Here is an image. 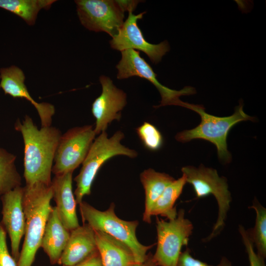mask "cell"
<instances>
[{
	"instance_id": "6da1fadb",
	"label": "cell",
	"mask_w": 266,
	"mask_h": 266,
	"mask_svg": "<svg viewBox=\"0 0 266 266\" xmlns=\"http://www.w3.org/2000/svg\"><path fill=\"white\" fill-rule=\"evenodd\" d=\"M15 129L20 132L24 143V177L26 185L52 184L51 173L61 131L52 126L38 129L32 119L26 115L18 120Z\"/></svg>"
},
{
	"instance_id": "7a4b0ae2",
	"label": "cell",
	"mask_w": 266,
	"mask_h": 266,
	"mask_svg": "<svg viewBox=\"0 0 266 266\" xmlns=\"http://www.w3.org/2000/svg\"><path fill=\"white\" fill-rule=\"evenodd\" d=\"M23 207L25 218L24 240L17 266H31L40 243L51 211L53 198L52 184L36 183L25 185Z\"/></svg>"
},
{
	"instance_id": "3957f363",
	"label": "cell",
	"mask_w": 266,
	"mask_h": 266,
	"mask_svg": "<svg viewBox=\"0 0 266 266\" xmlns=\"http://www.w3.org/2000/svg\"><path fill=\"white\" fill-rule=\"evenodd\" d=\"M241 101L235 107L234 112L227 117L215 116L206 113L201 105L184 103L183 107L198 113L201 119L196 128L184 130L175 136L177 141L185 143L193 139H201L213 143L216 147L219 160L225 164L232 160V155L228 150L227 138L230 130L242 121H254L255 118L246 114Z\"/></svg>"
},
{
	"instance_id": "277c9868",
	"label": "cell",
	"mask_w": 266,
	"mask_h": 266,
	"mask_svg": "<svg viewBox=\"0 0 266 266\" xmlns=\"http://www.w3.org/2000/svg\"><path fill=\"white\" fill-rule=\"evenodd\" d=\"M79 205L83 224L87 223L94 230L104 232L126 244L132 251L135 264L147 259V251L155 244L146 246L139 242L136 235L138 221L119 218L115 213L114 203L105 211L99 210L83 201Z\"/></svg>"
},
{
	"instance_id": "5b68a950",
	"label": "cell",
	"mask_w": 266,
	"mask_h": 266,
	"mask_svg": "<svg viewBox=\"0 0 266 266\" xmlns=\"http://www.w3.org/2000/svg\"><path fill=\"white\" fill-rule=\"evenodd\" d=\"M124 138V134L121 131H117L110 138L106 132H104L94 140L82 164L79 174L74 179L76 186L74 194L77 204H79L82 201L85 196L90 195L91 187L97 173L106 161L118 155L131 158L137 157L136 151L121 144Z\"/></svg>"
},
{
	"instance_id": "8992f818",
	"label": "cell",
	"mask_w": 266,
	"mask_h": 266,
	"mask_svg": "<svg viewBox=\"0 0 266 266\" xmlns=\"http://www.w3.org/2000/svg\"><path fill=\"white\" fill-rule=\"evenodd\" d=\"M181 171L186 182L193 186L197 198L212 195L217 202V220L211 233L203 239L204 242L209 241L218 236L225 226L232 201L227 180L225 177L220 176L215 169L205 167L202 164L198 167L186 166Z\"/></svg>"
},
{
	"instance_id": "52a82bcc",
	"label": "cell",
	"mask_w": 266,
	"mask_h": 266,
	"mask_svg": "<svg viewBox=\"0 0 266 266\" xmlns=\"http://www.w3.org/2000/svg\"><path fill=\"white\" fill-rule=\"evenodd\" d=\"M193 229L183 209H179L172 220L156 217L157 243L153 259L157 266H176L182 247L187 245Z\"/></svg>"
},
{
	"instance_id": "ba28073f",
	"label": "cell",
	"mask_w": 266,
	"mask_h": 266,
	"mask_svg": "<svg viewBox=\"0 0 266 266\" xmlns=\"http://www.w3.org/2000/svg\"><path fill=\"white\" fill-rule=\"evenodd\" d=\"M96 135L92 125L73 128L62 134L52 173L58 175L73 172L83 162Z\"/></svg>"
},
{
	"instance_id": "9c48e42d",
	"label": "cell",
	"mask_w": 266,
	"mask_h": 266,
	"mask_svg": "<svg viewBox=\"0 0 266 266\" xmlns=\"http://www.w3.org/2000/svg\"><path fill=\"white\" fill-rule=\"evenodd\" d=\"M139 53V51L132 49L121 51V59L116 65L118 70L117 78L123 79L137 76L146 79L152 83L161 96L160 104L155 107L170 105L183 106L184 102L179 99V97L196 93L195 88L191 86H186L177 91L161 84L157 79V74L151 66L140 56Z\"/></svg>"
},
{
	"instance_id": "30bf717a",
	"label": "cell",
	"mask_w": 266,
	"mask_h": 266,
	"mask_svg": "<svg viewBox=\"0 0 266 266\" xmlns=\"http://www.w3.org/2000/svg\"><path fill=\"white\" fill-rule=\"evenodd\" d=\"M75 2L80 22L89 30L104 32L113 37L124 23V12L116 0H77Z\"/></svg>"
},
{
	"instance_id": "8fae6325",
	"label": "cell",
	"mask_w": 266,
	"mask_h": 266,
	"mask_svg": "<svg viewBox=\"0 0 266 266\" xmlns=\"http://www.w3.org/2000/svg\"><path fill=\"white\" fill-rule=\"evenodd\" d=\"M145 13V11L134 15L133 12H129L127 19L109 43L112 49L121 52L129 49L141 51L156 64L169 51L170 47L167 41L154 44L145 40L137 25V21L142 19Z\"/></svg>"
},
{
	"instance_id": "7c38bea8",
	"label": "cell",
	"mask_w": 266,
	"mask_h": 266,
	"mask_svg": "<svg viewBox=\"0 0 266 266\" xmlns=\"http://www.w3.org/2000/svg\"><path fill=\"white\" fill-rule=\"evenodd\" d=\"M100 81L102 92L92 105V112L96 119V135L105 132L113 121L120 120L121 112L127 104L126 94L117 88L109 77L102 75Z\"/></svg>"
},
{
	"instance_id": "4fadbf2b",
	"label": "cell",
	"mask_w": 266,
	"mask_h": 266,
	"mask_svg": "<svg viewBox=\"0 0 266 266\" xmlns=\"http://www.w3.org/2000/svg\"><path fill=\"white\" fill-rule=\"evenodd\" d=\"M24 187H18L2 195L0 224L8 234L12 257L17 261L20 245L25 231V218L23 207Z\"/></svg>"
},
{
	"instance_id": "5bb4252c",
	"label": "cell",
	"mask_w": 266,
	"mask_h": 266,
	"mask_svg": "<svg viewBox=\"0 0 266 266\" xmlns=\"http://www.w3.org/2000/svg\"><path fill=\"white\" fill-rule=\"evenodd\" d=\"M23 70L15 66L0 68V88L5 94L14 98H24L30 102L37 111L41 127L51 126L55 114L54 106L48 102H37L30 95L25 84Z\"/></svg>"
},
{
	"instance_id": "9a60e30c",
	"label": "cell",
	"mask_w": 266,
	"mask_h": 266,
	"mask_svg": "<svg viewBox=\"0 0 266 266\" xmlns=\"http://www.w3.org/2000/svg\"><path fill=\"white\" fill-rule=\"evenodd\" d=\"M73 172L55 175L52 180L53 198L59 217L69 232L80 225L76 214V202L72 191Z\"/></svg>"
},
{
	"instance_id": "2e32d148",
	"label": "cell",
	"mask_w": 266,
	"mask_h": 266,
	"mask_svg": "<svg viewBox=\"0 0 266 266\" xmlns=\"http://www.w3.org/2000/svg\"><path fill=\"white\" fill-rule=\"evenodd\" d=\"M98 251L95 230L84 223L70 232L67 243L61 255L59 264L72 266L86 260Z\"/></svg>"
},
{
	"instance_id": "e0dca14e",
	"label": "cell",
	"mask_w": 266,
	"mask_h": 266,
	"mask_svg": "<svg viewBox=\"0 0 266 266\" xmlns=\"http://www.w3.org/2000/svg\"><path fill=\"white\" fill-rule=\"evenodd\" d=\"M69 235L70 232L61 221L56 207L52 206L40 243L51 264H59Z\"/></svg>"
},
{
	"instance_id": "ac0fdd59",
	"label": "cell",
	"mask_w": 266,
	"mask_h": 266,
	"mask_svg": "<svg viewBox=\"0 0 266 266\" xmlns=\"http://www.w3.org/2000/svg\"><path fill=\"white\" fill-rule=\"evenodd\" d=\"M95 232L102 266H133L135 264L133 253L126 244L104 232Z\"/></svg>"
},
{
	"instance_id": "d6986e66",
	"label": "cell",
	"mask_w": 266,
	"mask_h": 266,
	"mask_svg": "<svg viewBox=\"0 0 266 266\" xmlns=\"http://www.w3.org/2000/svg\"><path fill=\"white\" fill-rule=\"evenodd\" d=\"M140 179L145 192L143 220L150 224L152 217L151 211L154 203L175 179L166 173L157 172L152 168H148L142 172Z\"/></svg>"
},
{
	"instance_id": "ffe728a7",
	"label": "cell",
	"mask_w": 266,
	"mask_h": 266,
	"mask_svg": "<svg viewBox=\"0 0 266 266\" xmlns=\"http://www.w3.org/2000/svg\"><path fill=\"white\" fill-rule=\"evenodd\" d=\"M186 183V178L182 174L181 177L170 184L154 203L151 211V216L160 215L168 220L175 219L177 211L174 204Z\"/></svg>"
},
{
	"instance_id": "44dd1931",
	"label": "cell",
	"mask_w": 266,
	"mask_h": 266,
	"mask_svg": "<svg viewBox=\"0 0 266 266\" xmlns=\"http://www.w3.org/2000/svg\"><path fill=\"white\" fill-rule=\"evenodd\" d=\"M55 0H0V8L8 11L23 19L26 23L33 26L39 11L47 10Z\"/></svg>"
},
{
	"instance_id": "7402d4cb",
	"label": "cell",
	"mask_w": 266,
	"mask_h": 266,
	"mask_svg": "<svg viewBox=\"0 0 266 266\" xmlns=\"http://www.w3.org/2000/svg\"><path fill=\"white\" fill-rule=\"evenodd\" d=\"M16 156L0 147V198L21 186V177L16 169Z\"/></svg>"
},
{
	"instance_id": "603a6c76",
	"label": "cell",
	"mask_w": 266,
	"mask_h": 266,
	"mask_svg": "<svg viewBox=\"0 0 266 266\" xmlns=\"http://www.w3.org/2000/svg\"><path fill=\"white\" fill-rule=\"evenodd\" d=\"M249 208L256 213L255 225L253 229L249 230L251 239L257 252L264 258L266 257V208L257 199L253 201Z\"/></svg>"
},
{
	"instance_id": "cb8c5ba5",
	"label": "cell",
	"mask_w": 266,
	"mask_h": 266,
	"mask_svg": "<svg viewBox=\"0 0 266 266\" xmlns=\"http://www.w3.org/2000/svg\"><path fill=\"white\" fill-rule=\"evenodd\" d=\"M137 134L144 147L151 151L160 149L163 144V136L153 125L144 122L136 129Z\"/></svg>"
},
{
	"instance_id": "d4e9b609",
	"label": "cell",
	"mask_w": 266,
	"mask_h": 266,
	"mask_svg": "<svg viewBox=\"0 0 266 266\" xmlns=\"http://www.w3.org/2000/svg\"><path fill=\"white\" fill-rule=\"evenodd\" d=\"M238 230L248 255L250 266H266L265 258L255 251L249 231L241 225H239Z\"/></svg>"
},
{
	"instance_id": "484cf974",
	"label": "cell",
	"mask_w": 266,
	"mask_h": 266,
	"mask_svg": "<svg viewBox=\"0 0 266 266\" xmlns=\"http://www.w3.org/2000/svg\"><path fill=\"white\" fill-rule=\"evenodd\" d=\"M176 266H232V264L226 257H223L217 266L208 265L193 257L190 250L187 248L181 253Z\"/></svg>"
},
{
	"instance_id": "4316f807",
	"label": "cell",
	"mask_w": 266,
	"mask_h": 266,
	"mask_svg": "<svg viewBox=\"0 0 266 266\" xmlns=\"http://www.w3.org/2000/svg\"><path fill=\"white\" fill-rule=\"evenodd\" d=\"M6 234L0 223V266H17V261L9 252Z\"/></svg>"
},
{
	"instance_id": "83f0119b",
	"label": "cell",
	"mask_w": 266,
	"mask_h": 266,
	"mask_svg": "<svg viewBox=\"0 0 266 266\" xmlns=\"http://www.w3.org/2000/svg\"><path fill=\"white\" fill-rule=\"evenodd\" d=\"M72 266H102L100 254L97 251L82 262Z\"/></svg>"
},
{
	"instance_id": "f1b7e54d",
	"label": "cell",
	"mask_w": 266,
	"mask_h": 266,
	"mask_svg": "<svg viewBox=\"0 0 266 266\" xmlns=\"http://www.w3.org/2000/svg\"><path fill=\"white\" fill-rule=\"evenodd\" d=\"M116 1L124 12L126 11L133 12L138 3L141 1L117 0Z\"/></svg>"
},
{
	"instance_id": "f546056e",
	"label": "cell",
	"mask_w": 266,
	"mask_h": 266,
	"mask_svg": "<svg viewBox=\"0 0 266 266\" xmlns=\"http://www.w3.org/2000/svg\"><path fill=\"white\" fill-rule=\"evenodd\" d=\"M133 266H157L153 259V255L148 254L147 259L140 264H135Z\"/></svg>"
}]
</instances>
